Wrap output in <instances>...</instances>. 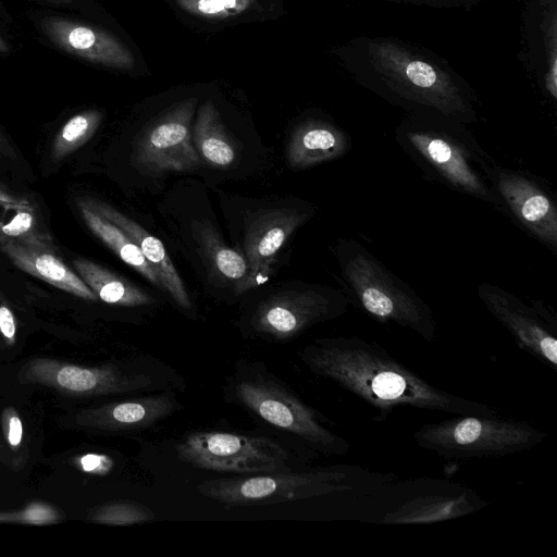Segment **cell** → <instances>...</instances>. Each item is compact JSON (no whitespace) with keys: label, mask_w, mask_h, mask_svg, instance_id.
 <instances>
[{"label":"cell","mask_w":557,"mask_h":557,"mask_svg":"<svg viewBox=\"0 0 557 557\" xmlns=\"http://www.w3.org/2000/svg\"><path fill=\"white\" fill-rule=\"evenodd\" d=\"M334 54L356 84L406 113H434L467 125L480 117L473 87L428 48L395 36L359 35Z\"/></svg>","instance_id":"cell-1"},{"label":"cell","mask_w":557,"mask_h":557,"mask_svg":"<svg viewBox=\"0 0 557 557\" xmlns=\"http://www.w3.org/2000/svg\"><path fill=\"white\" fill-rule=\"evenodd\" d=\"M315 375L327 379L372 408L385 421L397 408L450 414H492L498 410L433 386L376 342L359 336L317 338L299 354Z\"/></svg>","instance_id":"cell-2"},{"label":"cell","mask_w":557,"mask_h":557,"mask_svg":"<svg viewBox=\"0 0 557 557\" xmlns=\"http://www.w3.org/2000/svg\"><path fill=\"white\" fill-rule=\"evenodd\" d=\"M468 126L440 114L406 113L395 129V139L428 180L499 211L488 181L495 160Z\"/></svg>","instance_id":"cell-3"},{"label":"cell","mask_w":557,"mask_h":557,"mask_svg":"<svg viewBox=\"0 0 557 557\" xmlns=\"http://www.w3.org/2000/svg\"><path fill=\"white\" fill-rule=\"evenodd\" d=\"M333 251L349 300L380 323H395L426 342L435 339L437 323L431 307L367 247L339 238Z\"/></svg>","instance_id":"cell-4"},{"label":"cell","mask_w":557,"mask_h":557,"mask_svg":"<svg viewBox=\"0 0 557 557\" xmlns=\"http://www.w3.org/2000/svg\"><path fill=\"white\" fill-rule=\"evenodd\" d=\"M392 473L370 472L357 466H332L308 471L278 470L212 479L198 492L224 507L276 505L392 483Z\"/></svg>","instance_id":"cell-5"},{"label":"cell","mask_w":557,"mask_h":557,"mask_svg":"<svg viewBox=\"0 0 557 557\" xmlns=\"http://www.w3.org/2000/svg\"><path fill=\"white\" fill-rule=\"evenodd\" d=\"M232 400L326 456H344L349 442L331 431L327 419L257 363L240 366L228 382Z\"/></svg>","instance_id":"cell-6"},{"label":"cell","mask_w":557,"mask_h":557,"mask_svg":"<svg viewBox=\"0 0 557 557\" xmlns=\"http://www.w3.org/2000/svg\"><path fill=\"white\" fill-rule=\"evenodd\" d=\"M412 437L425 450L445 459L500 457L522 453L547 433L524 420L492 414H455L417 429Z\"/></svg>","instance_id":"cell-7"},{"label":"cell","mask_w":557,"mask_h":557,"mask_svg":"<svg viewBox=\"0 0 557 557\" xmlns=\"http://www.w3.org/2000/svg\"><path fill=\"white\" fill-rule=\"evenodd\" d=\"M175 449L181 460L196 468L239 475L286 470L288 462V454L278 443L230 432H194Z\"/></svg>","instance_id":"cell-8"},{"label":"cell","mask_w":557,"mask_h":557,"mask_svg":"<svg viewBox=\"0 0 557 557\" xmlns=\"http://www.w3.org/2000/svg\"><path fill=\"white\" fill-rule=\"evenodd\" d=\"M350 300L341 289L308 286L270 296L251 319L253 331L263 337L286 341L308 327L347 312Z\"/></svg>","instance_id":"cell-9"},{"label":"cell","mask_w":557,"mask_h":557,"mask_svg":"<svg viewBox=\"0 0 557 557\" xmlns=\"http://www.w3.org/2000/svg\"><path fill=\"white\" fill-rule=\"evenodd\" d=\"M488 181L500 212L552 252L557 251V205L540 178L494 162Z\"/></svg>","instance_id":"cell-10"},{"label":"cell","mask_w":557,"mask_h":557,"mask_svg":"<svg viewBox=\"0 0 557 557\" xmlns=\"http://www.w3.org/2000/svg\"><path fill=\"white\" fill-rule=\"evenodd\" d=\"M476 294L521 350L557 370V322L547 308L540 302L529 306L516 295L491 283L479 284Z\"/></svg>","instance_id":"cell-11"},{"label":"cell","mask_w":557,"mask_h":557,"mask_svg":"<svg viewBox=\"0 0 557 557\" xmlns=\"http://www.w3.org/2000/svg\"><path fill=\"white\" fill-rule=\"evenodd\" d=\"M196 103V98L181 101L145 128L134 150V161L140 170L160 174L198 168L200 157L190 132Z\"/></svg>","instance_id":"cell-12"},{"label":"cell","mask_w":557,"mask_h":557,"mask_svg":"<svg viewBox=\"0 0 557 557\" xmlns=\"http://www.w3.org/2000/svg\"><path fill=\"white\" fill-rule=\"evenodd\" d=\"M22 376L27 382L88 396L137 392L154 384L151 375L140 371H124L115 366L84 368L50 359L32 360Z\"/></svg>","instance_id":"cell-13"},{"label":"cell","mask_w":557,"mask_h":557,"mask_svg":"<svg viewBox=\"0 0 557 557\" xmlns=\"http://www.w3.org/2000/svg\"><path fill=\"white\" fill-rule=\"evenodd\" d=\"M520 60L548 100H557V0H523Z\"/></svg>","instance_id":"cell-14"},{"label":"cell","mask_w":557,"mask_h":557,"mask_svg":"<svg viewBox=\"0 0 557 557\" xmlns=\"http://www.w3.org/2000/svg\"><path fill=\"white\" fill-rule=\"evenodd\" d=\"M311 214V210L275 208L263 210L252 219L245 235L249 270L242 293L268 280L278 250Z\"/></svg>","instance_id":"cell-15"},{"label":"cell","mask_w":557,"mask_h":557,"mask_svg":"<svg viewBox=\"0 0 557 557\" xmlns=\"http://www.w3.org/2000/svg\"><path fill=\"white\" fill-rule=\"evenodd\" d=\"M46 36L69 54L103 66L131 70L135 59L131 50L112 34L88 24L59 16L41 21Z\"/></svg>","instance_id":"cell-16"},{"label":"cell","mask_w":557,"mask_h":557,"mask_svg":"<svg viewBox=\"0 0 557 557\" xmlns=\"http://www.w3.org/2000/svg\"><path fill=\"white\" fill-rule=\"evenodd\" d=\"M0 251L22 271L66 293L95 301L97 296L57 253L49 234L29 240L8 242Z\"/></svg>","instance_id":"cell-17"},{"label":"cell","mask_w":557,"mask_h":557,"mask_svg":"<svg viewBox=\"0 0 557 557\" xmlns=\"http://www.w3.org/2000/svg\"><path fill=\"white\" fill-rule=\"evenodd\" d=\"M486 506L472 490L447 487L443 492L418 495L386 511L383 524H426L475 512Z\"/></svg>","instance_id":"cell-18"},{"label":"cell","mask_w":557,"mask_h":557,"mask_svg":"<svg viewBox=\"0 0 557 557\" xmlns=\"http://www.w3.org/2000/svg\"><path fill=\"white\" fill-rule=\"evenodd\" d=\"M349 134L326 117H308L293 131L287 161L295 170L308 169L345 156L351 148Z\"/></svg>","instance_id":"cell-19"},{"label":"cell","mask_w":557,"mask_h":557,"mask_svg":"<svg viewBox=\"0 0 557 557\" xmlns=\"http://www.w3.org/2000/svg\"><path fill=\"white\" fill-rule=\"evenodd\" d=\"M88 208L119 226L139 247L146 261L152 268L165 289L174 301L183 309H190L191 304L183 281L176 271L170 255L163 244L149 234L136 222L117 211L107 202L82 197L79 198Z\"/></svg>","instance_id":"cell-20"},{"label":"cell","mask_w":557,"mask_h":557,"mask_svg":"<svg viewBox=\"0 0 557 557\" xmlns=\"http://www.w3.org/2000/svg\"><path fill=\"white\" fill-rule=\"evenodd\" d=\"M180 404L170 394L109 404L86 413V423L104 430H144L173 413Z\"/></svg>","instance_id":"cell-21"},{"label":"cell","mask_w":557,"mask_h":557,"mask_svg":"<svg viewBox=\"0 0 557 557\" xmlns=\"http://www.w3.org/2000/svg\"><path fill=\"white\" fill-rule=\"evenodd\" d=\"M73 265L97 298L107 304L138 307L153 301L147 293L99 263L76 258Z\"/></svg>","instance_id":"cell-22"},{"label":"cell","mask_w":557,"mask_h":557,"mask_svg":"<svg viewBox=\"0 0 557 557\" xmlns=\"http://www.w3.org/2000/svg\"><path fill=\"white\" fill-rule=\"evenodd\" d=\"M76 203L85 224L102 243L113 250L122 261L137 270L153 285L162 288L160 280L146 261L139 247L125 232L88 208L79 198L76 199Z\"/></svg>","instance_id":"cell-23"},{"label":"cell","mask_w":557,"mask_h":557,"mask_svg":"<svg viewBox=\"0 0 557 557\" xmlns=\"http://www.w3.org/2000/svg\"><path fill=\"white\" fill-rule=\"evenodd\" d=\"M194 146L212 166L227 168L235 160V148L214 104L208 100L198 110Z\"/></svg>","instance_id":"cell-24"},{"label":"cell","mask_w":557,"mask_h":557,"mask_svg":"<svg viewBox=\"0 0 557 557\" xmlns=\"http://www.w3.org/2000/svg\"><path fill=\"white\" fill-rule=\"evenodd\" d=\"M198 233L201 250L214 274L235 283V290L242 293L249 270L246 257L224 245L210 225L202 223Z\"/></svg>","instance_id":"cell-25"},{"label":"cell","mask_w":557,"mask_h":557,"mask_svg":"<svg viewBox=\"0 0 557 557\" xmlns=\"http://www.w3.org/2000/svg\"><path fill=\"white\" fill-rule=\"evenodd\" d=\"M102 120L99 110H85L72 116L54 137L50 159L58 163L86 144L96 133Z\"/></svg>","instance_id":"cell-26"},{"label":"cell","mask_w":557,"mask_h":557,"mask_svg":"<svg viewBox=\"0 0 557 557\" xmlns=\"http://www.w3.org/2000/svg\"><path fill=\"white\" fill-rule=\"evenodd\" d=\"M91 519L99 523L129 525L156 520L154 512L144 504L133 500H115L101 505Z\"/></svg>","instance_id":"cell-27"},{"label":"cell","mask_w":557,"mask_h":557,"mask_svg":"<svg viewBox=\"0 0 557 557\" xmlns=\"http://www.w3.org/2000/svg\"><path fill=\"white\" fill-rule=\"evenodd\" d=\"M47 234L39 227L35 207L22 208L10 221L0 224V246L8 242L29 240Z\"/></svg>","instance_id":"cell-28"},{"label":"cell","mask_w":557,"mask_h":557,"mask_svg":"<svg viewBox=\"0 0 557 557\" xmlns=\"http://www.w3.org/2000/svg\"><path fill=\"white\" fill-rule=\"evenodd\" d=\"M253 0H176L185 11L206 18H227L246 11Z\"/></svg>","instance_id":"cell-29"},{"label":"cell","mask_w":557,"mask_h":557,"mask_svg":"<svg viewBox=\"0 0 557 557\" xmlns=\"http://www.w3.org/2000/svg\"><path fill=\"white\" fill-rule=\"evenodd\" d=\"M366 1H382L396 4H406L413 7H424L435 10H466L470 11L473 8L484 3L487 0H366Z\"/></svg>","instance_id":"cell-30"},{"label":"cell","mask_w":557,"mask_h":557,"mask_svg":"<svg viewBox=\"0 0 557 557\" xmlns=\"http://www.w3.org/2000/svg\"><path fill=\"white\" fill-rule=\"evenodd\" d=\"M79 468L92 474H107L113 467V460L107 455L87 454L78 459Z\"/></svg>","instance_id":"cell-31"},{"label":"cell","mask_w":557,"mask_h":557,"mask_svg":"<svg viewBox=\"0 0 557 557\" xmlns=\"http://www.w3.org/2000/svg\"><path fill=\"white\" fill-rule=\"evenodd\" d=\"M0 332L8 343L13 344L16 326L11 309L4 305L0 306Z\"/></svg>","instance_id":"cell-32"},{"label":"cell","mask_w":557,"mask_h":557,"mask_svg":"<svg viewBox=\"0 0 557 557\" xmlns=\"http://www.w3.org/2000/svg\"><path fill=\"white\" fill-rule=\"evenodd\" d=\"M23 436V425L17 414L13 413L7 422V440L9 444L16 447L21 444Z\"/></svg>","instance_id":"cell-33"},{"label":"cell","mask_w":557,"mask_h":557,"mask_svg":"<svg viewBox=\"0 0 557 557\" xmlns=\"http://www.w3.org/2000/svg\"><path fill=\"white\" fill-rule=\"evenodd\" d=\"M0 203L16 209L33 206L27 198L12 194L2 187H0Z\"/></svg>","instance_id":"cell-34"},{"label":"cell","mask_w":557,"mask_h":557,"mask_svg":"<svg viewBox=\"0 0 557 557\" xmlns=\"http://www.w3.org/2000/svg\"><path fill=\"white\" fill-rule=\"evenodd\" d=\"M0 156L15 160L17 153L0 131Z\"/></svg>","instance_id":"cell-35"},{"label":"cell","mask_w":557,"mask_h":557,"mask_svg":"<svg viewBox=\"0 0 557 557\" xmlns=\"http://www.w3.org/2000/svg\"><path fill=\"white\" fill-rule=\"evenodd\" d=\"M10 50L8 44L4 41V39L0 36V52L7 53Z\"/></svg>","instance_id":"cell-36"},{"label":"cell","mask_w":557,"mask_h":557,"mask_svg":"<svg viewBox=\"0 0 557 557\" xmlns=\"http://www.w3.org/2000/svg\"><path fill=\"white\" fill-rule=\"evenodd\" d=\"M47 1L54 2V3H69L73 0H47Z\"/></svg>","instance_id":"cell-37"}]
</instances>
